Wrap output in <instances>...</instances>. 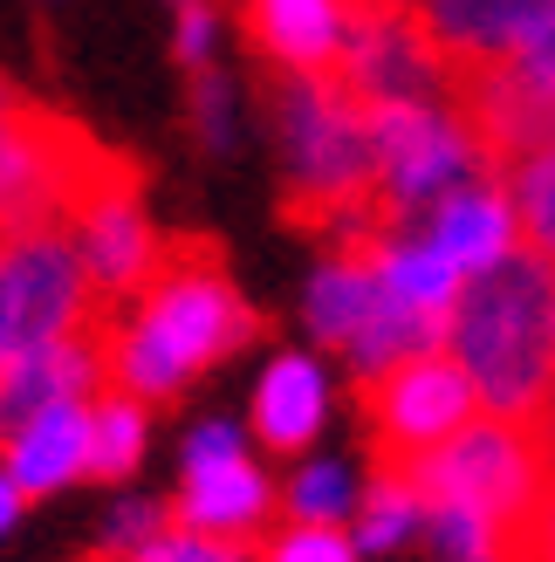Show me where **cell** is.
I'll return each mask as SVG.
<instances>
[{
  "instance_id": "6da1fadb",
  "label": "cell",
  "mask_w": 555,
  "mask_h": 562,
  "mask_svg": "<svg viewBox=\"0 0 555 562\" xmlns=\"http://www.w3.org/2000/svg\"><path fill=\"white\" fill-rule=\"evenodd\" d=\"M261 336V316L227 281V261L206 234H179L158 247L151 281L124 308L103 316V391L117 398H172L206 363L247 350Z\"/></svg>"
},
{
  "instance_id": "7a4b0ae2",
  "label": "cell",
  "mask_w": 555,
  "mask_h": 562,
  "mask_svg": "<svg viewBox=\"0 0 555 562\" xmlns=\"http://www.w3.org/2000/svg\"><path fill=\"white\" fill-rule=\"evenodd\" d=\"M446 350L487 418L535 426L555 391V268L529 247L460 281L446 308Z\"/></svg>"
},
{
  "instance_id": "3957f363",
  "label": "cell",
  "mask_w": 555,
  "mask_h": 562,
  "mask_svg": "<svg viewBox=\"0 0 555 562\" xmlns=\"http://www.w3.org/2000/svg\"><path fill=\"white\" fill-rule=\"evenodd\" d=\"M268 103H274V131L288 151V200L282 220L302 234H356L371 206V179H377V151H371V117L337 76H295L274 69L268 76Z\"/></svg>"
},
{
  "instance_id": "277c9868",
  "label": "cell",
  "mask_w": 555,
  "mask_h": 562,
  "mask_svg": "<svg viewBox=\"0 0 555 562\" xmlns=\"http://www.w3.org/2000/svg\"><path fill=\"white\" fill-rule=\"evenodd\" d=\"M398 473H411V487L426 501H460L480 521H494L508 549L529 536V521L542 515V501L555 487L535 426H508V418H487V412H474L446 446H432L426 460H411Z\"/></svg>"
},
{
  "instance_id": "5b68a950",
  "label": "cell",
  "mask_w": 555,
  "mask_h": 562,
  "mask_svg": "<svg viewBox=\"0 0 555 562\" xmlns=\"http://www.w3.org/2000/svg\"><path fill=\"white\" fill-rule=\"evenodd\" d=\"M110 308L90 295L63 227H14L0 234V363L69 344L97 329Z\"/></svg>"
},
{
  "instance_id": "8992f818",
  "label": "cell",
  "mask_w": 555,
  "mask_h": 562,
  "mask_svg": "<svg viewBox=\"0 0 555 562\" xmlns=\"http://www.w3.org/2000/svg\"><path fill=\"white\" fill-rule=\"evenodd\" d=\"M69 247H76V268L103 308H124L151 281L165 240L145 220V165L137 158L110 151V165L82 186V200L69 206Z\"/></svg>"
},
{
  "instance_id": "52a82bcc",
  "label": "cell",
  "mask_w": 555,
  "mask_h": 562,
  "mask_svg": "<svg viewBox=\"0 0 555 562\" xmlns=\"http://www.w3.org/2000/svg\"><path fill=\"white\" fill-rule=\"evenodd\" d=\"M474 391H466L460 363L446 350H426L364 384V426H371V467H411L432 446H446L466 418H474Z\"/></svg>"
},
{
  "instance_id": "ba28073f",
  "label": "cell",
  "mask_w": 555,
  "mask_h": 562,
  "mask_svg": "<svg viewBox=\"0 0 555 562\" xmlns=\"http://www.w3.org/2000/svg\"><path fill=\"white\" fill-rule=\"evenodd\" d=\"M356 103H446L453 76L411 8H350L337 69Z\"/></svg>"
},
{
  "instance_id": "9c48e42d",
  "label": "cell",
  "mask_w": 555,
  "mask_h": 562,
  "mask_svg": "<svg viewBox=\"0 0 555 562\" xmlns=\"http://www.w3.org/2000/svg\"><path fill=\"white\" fill-rule=\"evenodd\" d=\"M548 8L555 0H419L411 14L432 35V48L446 55V76H474L508 63Z\"/></svg>"
},
{
  "instance_id": "30bf717a",
  "label": "cell",
  "mask_w": 555,
  "mask_h": 562,
  "mask_svg": "<svg viewBox=\"0 0 555 562\" xmlns=\"http://www.w3.org/2000/svg\"><path fill=\"white\" fill-rule=\"evenodd\" d=\"M0 453H8L0 473L21 487V501L63 494L69 481H82V467H90V405L82 398L42 405L35 418H21V426L0 439Z\"/></svg>"
},
{
  "instance_id": "8fae6325",
  "label": "cell",
  "mask_w": 555,
  "mask_h": 562,
  "mask_svg": "<svg viewBox=\"0 0 555 562\" xmlns=\"http://www.w3.org/2000/svg\"><path fill=\"white\" fill-rule=\"evenodd\" d=\"M97 336H103V323L69 336V344H48V350H27V357L0 363V439L55 398H97L103 391V344Z\"/></svg>"
},
{
  "instance_id": "7c38bea8",
  "label": "cell",
  "mask_w": 555,
  "mask_h": 562,
  "mask_svg": "<svg viewBox=\"0 0 555 562\" xmlns=\"http://www.w3.org/2000/svg\"><path fill=\"white\" fill-rule=\"evenodd\" d=\"M247 42H254L274 69L295 76H322L343 55V27H350V0H240Z\"/></svg>"
},
{
  "instance_id": "4fadbf2b",
  "label": "cell",
  "mask_w": 555,
  "mask_h": 562,
  "mask_svg": "<svg viewBox=\"0 0 555 562\" xmlns=\"http://www.w3.org/2000/svg\"><path fill=\"white\" fill-rule=\"evenodd\" d=\"M426 247H439L460 274H480V268H494L501 255H514L521 227H514V206H508L501 179H466V186H453L446 200L426 213Z\"/></svg>"
},
{
  "instance_id": "5bb4252c",
  "label": "cell",
  "mask_w": 555,
  "mask_h": 562,
  "mask_svg": "<svg viewBox=\"0 0 555 562\" xmlns=\"http://www.w3.org/2000/svg\"><path fill=\"white\" fill-rule=\"evenodd\" d=\"M322 418H329L322 363L302 357V350L274 357L261 371V391H254V432H261V446H268V453H302V446H316Z\"/></svg>"
},
{
  "instance_id": "9a60e30c",
  "label": "cell",
  "mask_w": 555,
  "mask_h": 562,
  "mask_svg": "<svg viewBox=\"0 0 555 562\" xmlns=\"http://www.w3.org/2000/svg\"><path fill=\"white\" fill-rule=\"evenodd\" d=\"M268 515V473L254 460H219V467H185V494L172 521L200 528V536H247Z\"/></svg>"
},
{
  "instance_id": "2e32d148",
  "label": "cell",
  "mask_w": 555,
  "mask_h": 562,
  "mask_svg": "<svg viewBox=\"0 0 555 562\" xmlns=\"http://www.w3.org/2000/svg\"><path fill=\"white\" fill-rule=\"evenodd\" d=\"M377 247L371 240H337V255H329L309 281V295H302V316H309V336L316 344H350V329L364 323V308L377 295Z\"/></svg>"
},
{
  "instance_id": "e0dca14e",
  "label": "cell",
  "mask_w": 555,
  "mask_h": 562,
  "mask_svg": "<svg viewBox=\"0 0 555 562\" xmlns=\"http://www.w3.org/2000/svg\"><path fill=\"white\" fill-rule=\"evenodd\" d=\"M446 344V323L439 316H419V308H405L398 295H384V281H377V295H371V308H364V323L350 329V371H356V384H371V378H384V371H398V363H411V357H426V350H439Z\"/></svg>"
},
{
  "instance_id": "ac0fdd59",
  "label": "cell",
  "mask_w": 555,
  "mask_h": 562,
  "mask_svg": "<svg viewBox=\"0 0 555 562\" xmlns=\"http://www.w3.org/2000/svg\"><path fill=\"white\" fill-rule=\"evenodd\" d=\"M377 281H384V295H398L405 308H419V316H439L446 323V308L460 302V268L439 255V247L426 240H392V247H377Z\"/></svg>"
},
{
  "instance_id": "d6986e66",
  "label": "cell",
  "mask_w": 555,
  "mask_h": 562,
  "mask_svg": "<svg viewBox=\"0 0 555 562\" xmlns=\"http://www.w3.org/2000/svg\"><path fill=\"white\" fill-rule=\"evenodd\" d=\"M350 521H356V549H405L411 536L426 528V494L411 487V473H398V467H377L371 473V494H356V508H350Z\"/></svg>"
},
{
  "instance_id": "ffe728a7",
  "label": "cell",
  "mask_w": 555,
  "mask_h": 562,
  "mask_svg": "<svg viewBox=\"0 0 555 562\" xmlns=\"http://www.w3.org/2000/svg\"><path fill=\"white\" fill-rule=\"evenodd\" d=\"M501 192H508V206H514L521 247L555 268V145L521 151L514 165H501Z\"/></svg>"
},
{
  "instance_id": "44dd1931",
  "label": "cell",
  "mask_w": 555,
  "mask_h": 562,
  "mask_svg": "<svg viewBox=\"0 0 555 562\" xmlns=\"http://www.w3.org/2000/svg\"><path fill=\"white\" fill-rule=\"evenodd\" d=\"M137 460H145V405L117 398V391H97L90 405V467L97 481H131Z\"/></svg>"
},
{
  "instance_id": "7402d4cb",
  "label": "cell",
  "mask_w": 555,
  "mask_h": 562,
  "mask_svg": "<svg viewBox=\"0 0 555 562\" xmlns=\"http://www.w3.org/2000/svg\"><path fill=\"white\" fill-rule=\"evenodd\" d=\"M282 508H288V521H302V528H343L350 508H356V481H350V467H337V460H309V467H302L295 481H288Z\"/></svg>"
},
{
  "instance_id": "603a6c76",
  "label": "cell",
  "mask_w": 555,
  "mask_h": 562,
  "mask_svg": "<svg viewBox=\"0 0 555 562\" xmlns=\"http://www.w3.org/2000/svg\"><path fill=\"white\" fill-rule=\"evenodd\" d=\"M426 542H432V562H508L501 528L460 508V501H426Z\"/></svg>"
},
{
  "instance_id": "cb8c5ba5",
  "label": "cell",
  "mask_w": 555,
  "mask_h": 562,
  "mask_svg": "<svg viewBox=\"0 0 555 562\" xmlns=\"http://www.w3.org/2000/svg\"><path fill=\"white\" fill-rule=\"evenodd\" d=\"M494 76H501L514 97L542 103L548 117H555V8L529 27V42H521V48L508 55V63H494Z\"/></svg>"
},
{
  "instance_id": "d4e9b609",
  "label": "cell",
  "mask_w": 555,
  "mask_h": 562,
  "mask_svg": "<svg viewBox=\"0 0 555 562\" xmlns=\"http://www.w3.org/2000/svg\"><path fill=\"white\" fill-rule=\"evenodd\" d=\"M124 562H261L254 542H240V536H200V528H179V521H165L158 536L124 555Z\"/></svg>"
},
{
  "instance_id": "484cf974",
  "label": "cell",
  "mask_w": 555,
  "mask_h": 562,
  "mask_svg": "<svg viewBox=\"0 0 555 562\" xmlns=\"http://www.w3.org/2000/svg\"><path fill=\"white\" fill-rule=\"evenodd\" d=\"M261 562H356V542L343 536V528H282L268 549H261Z\"/></svg>"
},
{
  "instance_id": "4316f807",
  "label": "cell",
  "mask_w": 555,
  "mask_h": 562,
  "mask_svg": "<svg viewBox=\"0 0 555 562\" xmlns=\"http://www.w3.org/2000/svg\"><path fill=\"white\" fill-rule=\"evenodd\" d=\"M192 131H200V145H206V151L234 145V117H227V76H219V69H192Z\"/></svg>"
},
{
  "instance_id": "83f0119b",
  "label": "cell",
  "mask_w": 555,
  "mask_h": 562,
  "mask_svg": "<svg viewBox=\"0 0 555 562\" xmlns=\"http://www.w3.org/2000/svg\"><path fill=\"white\" fill-rule=\"evenodd\" d=\"M158 528H165V501H124V508L110 515V528H103V555L124 562V555L145 549Z\"/></svg>"
},
{
  "instance_id": "f1b7e54d",
  "label": "cell",
  "mask_w": 555,
  "mask_h": 562,
  "mask_svg": "<svg viewBox=\"0 0 555 562\" xmlns=\"http://www.w3.org/2000/svg\"><path fill=\"white\" fill-rule=\"evenodd\" d=\"M213 27H219V14H213V0H185L179 8V63L185 69H206L213 63Z\"/></svg>"
},
{
  "instance_id": "f546056e",
  "label": "cell",
  "mask_w": 555,
  "mask_h": 562,
  "mask_svg": "<svg viewBox=\"0 0 555 562\" xmlns=\"http://www.w3.org/2000/svg\"><path fill=\"white\" fill-rule=\"evenodd\" d=\"M219 460H240V426L206 418V426H192V439H185V467H219Z\"/></svg>"
},
{
  "instance_id": "4dcf8cb0",
  "label": "cell",
  "mask_w": 555,
  "mask_h": 562,
  "mask_svg": "<svg viewBox=\"0 0 555 562\" xmlns=\"http://www.w3.org/2000/svg\"><path fill=\"white\" fill-rule=\"evenodd\" d=\"M535 446H542V460H548V481H555V391H548V405L535 412Z\"/></svg>"
},
{
  "instance_id": "1f68e13d",
  "label": "cell",
  "mask_w": 555,
  "mask_h": 562,
  "mask_svg": "<svg viewBox=\"0 0 555 562\" xmlns=\"http://www.w3.org/2000/svg\"><path fill=\"white\" fill-rule=\"evenodd\" d=\"M21 508H27V501H21V487L8 481V473H0V536H8V528L21 521Z\"/></svg>"
},
{
  "instance_id": "d6a6232c",
  "label": "cell",
  "mask_w": 555,
  "mask_h": 562,
  "mask_svg": "<svg viewBox=\"0 0 555 562\" xmlns=\"http://www.w3.org/2000/svg\"><path fill=\"white\" fill-rule=\"evenodd\" d=\"M350 8H419V0H350Z\"/></svg>"
},
{
  "instance_id": "836d02e7",
  "label": "cell",
  "mask_w": 555,
  "mask_h": 562,
  "mask_svg": "<svg viewBox=\"0 0 555 562\" xmlns=\"http://www.w3.org/2000/svg\"><path fill=\"white\" fill-rule=\"evenodd\" d=\"M8 103H21V97H14V90H8V76H0V110H8Z\"/></svg>"
},
{
  "instance_id": "e575fe53",
  "label": "cell",
  "mask_w": 555,
  "mask_h": 562,
  "mask_svg": "<svg viewBox=\"0 0 555 562\" xmlns=\"http://www.w3.org/2000/svg\"><path fill=\"white\" fill-rule=\"evenodd\" d=\"M90 562H110V555H90Z\"/></svg>"
}]
</instances>
